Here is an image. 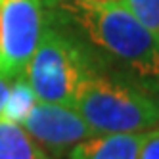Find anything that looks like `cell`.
I'll list each match as a JSON object with an SVG mask.
<instances>
[{
	"label": "cell",
	"mask_w": 159,
	"mask_h": 159,
	"mask_svg": "<svg viewBox=\"0 0 159 159\" xmlns=\"http://www.w3.org/2000/svg\"><path fill=\"white\" fill-rule=\"evenodd\" d=\"M44 27L42 0H0V73L23 77Z\"/></svg>",
	"instance_id": "277c9868"
},
{
	"label": "cell",
	"mask_w": 159,
	"mask_h": 159,
	"mask_svg": "<svg viewBox=\"0 0 159 159\" xmlns=\"http://www.w3.org/2000/svg\"><path fill=\"white\" fill-rule=\"evenodd\" d=\"M144 132H113L94 134L75 144L69 159H136Z\"/></svg>",
	"instance_id": "8992f818"
},
{
	"label": "cell",
	"mask_w": 159,
	"mask_h": 159,
	"mask_svg": "<svg viewBox=\"0 0 159 159\" xmlns=\"http://www.w3.org/2000/svg\"><path fill=\"white\" fill-rule=\"evenodd\" d=\"M10 83L12 81L0 73V119H2V109H4V104H6L8 92H10Z\"/></svg>",
	"instance_id": "8fae6325"
},
{
	"label": "cell",
	"mask_w": 159,
	"mask_h": 159,
	"mask_svg": "<svg viewBox=\"0 0 159 159\" xmlns=\"http://www.w3.org/2000/svg\"><path fill=\"white\" fill-rule=\"evenodd\" d=\"M90 4H98V6H109V4H121L123 0H86Z\"/></svg>",
	"instance_id": "4fadbf2b"
},
{
	"label": "cell",
	"mask_w": 159,
	"mask_h": 159,
	"mask_svg": "<svg viewBox=\"0 0 159 159\" xmlns=\"http://www.w3.org/2000/svg\"><path fill=\"white\" fill-rule=\"evenodd\" d=\"M136 159H159V125L144 132Z\"/></svg>",
	"instance_id": "30bf717a"
},
{
	"label": "cell",
	"mask_w": 159,
	"mask_h": 159,
	"mask_svg": "<svg viewBox=\"0 0 159 159\" xmlns=\"http://www.w3.org/2000/svg\"><path fill=\"white\" fill-rule=\"evenodd\" d=\"M61 8L75 17L98 48L127 65L140 81L159 86V39L125 6L73 0Z\"/></svg>",
	"instance_id": "6da1fadb"
},
{
	"label": "cell",
	"mask_w": 159,
	"mask_h": 159,
	"mask_svg": "<svg viewBox=\"0 0 159 159\" xmlns=\"http://www.w3.org/2000/svg\"><path fill=\"white\" fill-rule=\"evenodd\" d=\"M0 159H50L23 125L0 119Z\"/></svg>",
	"instance_id": "52a82bcc"
},
{
	"label": "cell",
	"mask_w": 159,
	"mask_h": 159,
	"mask_svg": "<svg viewBox=\"0 0 159 159\" xmlns=\"http://www.w3.org/2000/svg\"><path fill=\"white\" fill-rule=\"evenodd\" d=\"M69 2H73V0H42V4L48 6V8H61Z\"/></svg>",
	"instance_id": "7c38bea8"
},
{
	"label": "cell",
	"mask_w": 159,
	"mask_h": 159,
	"mask_svg": "<svg viewBox=\"0 0 159 159\" xmlns=\"http://www.w3.org/2000/svg\"><path fill=\"white\" fill-rule=\"evenodd\" d=\"M21 125L42 150H48L54 155H63L75 144L94 136L75 107L40 100H37Z\"/></svg>",
	"instance_id": "5b68a950"
},
{
	"label": "cell",
	"mask_w": 159,
	"mask_h": 159,
	"mask_svg": "<svg viewBox=\"0 0 159 159\" xmlns=\"http://www.w3.org/2000/svg\"><path fill=\"white\" fill-rule=\"evenodd\" d=\"M157 106H159V102H157Z\"/></svg>",
	"instance_id": "5bb4252c"
},
{
	"label": "cell",
	"mask_w": 159,
	"mask_h": 159,
	"mask_svg": "<svg viewBox=\"0 0 159 159\" xmlns=\"http://www.w3.org/2000/svg\"><path fill=\"white\" fill-rule=\"evenodd\" d=\"M35 104H37V94L33 92L27 79L17 77L10 83V92H8L6 104L2 109V119L21 125Z\"/></svg>",
	"instance_id": "ba28073f"
},
{
	"label": "cell",
	"mask_w": 159,
	"mask_h": 159,
	"mask_svg": "<svg viewBox=\"0 0 159 159\" xmlns=\"http://www.w3.org/2000/svg\"><path fill=\"white\" fill-rule=\"evenodd\" d=\"M94 134L146 132L159 125V106L150 94L90 69L75 106Z\"/></svg>",
	"instance_id": "7a4b0ae2"
},
{
	"label": "cell",
	"mask_w": 159,
	"mask_h": 159,
	"mask_svg": "<svg viewBox=\"0 0 159 159\" xmlns=\"http://www.w3.org/2000/svg\"><path fill=\"white\" fill-rule=\"evenodd\" d=\"M88 71L90 65L81 48L67 39L65 33L44 21L39 44L23 73L37 100L73 107Z\"/></svg>",
	"instance_id": "3957f363"
},
{
	"label": "cell",
	"mask_w": 159,
	"mask_h": 159,
	"mask_svg": "<svg viewBox=\"0 0 159 159\" xmlns=\"http://www.w3.org/2000/svg\"><path fill=\"white\" fill-rule=\"evenodd\" d=\"M121 6H125L152 35L159 39V0H123Z\"/></svg>",
	"instance_id": "9c48e42d"
}]
</instances>
